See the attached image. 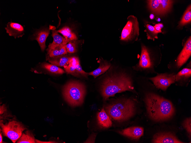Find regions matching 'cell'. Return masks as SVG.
<instances>
[{"label": "cell", "mask_w": 191, "mask_h": 143, "mask_svg": "<svg viewBox=\"0 0 191 143\" xmlns=\"http://www.w3.org/2000/svg\"><path fill=\"white\" fill-rule=\"evenodd\" d=\"M145 99L148 113L153 120L165 121L174 115V107L168 100L153 93L147 94Z\"/></svg>", "instance_id": "obj_1"}, {"label": "cell", "mask_w": 191, "mask_h": 143, "mask_svg": "<svg viewBox=\"0 0 191 143\" xmlns=\"http://www.w3.org/2000/svg\"><path fill=\"white\" fill-rule=\"evenodd\" d=\"M134 90L131 78L124 73L107 78L103 82L101 87L102 94L104 100L116 93L127 90L133 91Z\"/></svg>", "instance_id": "obj_2"}, {"label": "cell", "mask_w": 191, "mask_h": 143, "mask_svg": "<svg viewBox=\"0 0 191 143\" xmlns=\"http://www.w3.org/2000/svg\"><path fill=\"white\" fill-rule=\"evenodd\" d=\"M135 103L130 98L116 100L107 105L106 112L114 120L126 121L132 117L135 112Z\"/></svg>", "instance_id": "obj_3"}, {"label": "cell", "mask_w": 191, "mask_h": 143, "mask_svg": "<svg viewBox=\"0 0 191 143\" xmlns=\"http://www.w3.org/2000/svg\"><path fill=\"white\" fill-rule=\"evenodd\" d=\"M84 86L82 84L71 81L64 87L63 94L65 100L71 105L76 106L81 104L85 94Z\"/></svg>", "instance_id": "obj_4"}, {"label": "cell", "mask_w": 191, "mask_h": 143, "mask_svg": "<svg viewBox=\"0 0 191 143\" xmlns=\"http://www.w3.org/2000/svg\"><path fill=\"white\" fill-rule=\"evenodd\" d=\"M139 35V23L137 18L133 15L127 17V21L121 32L120 40L125 42L137 41Z\"/></svg>", "instance_id": "obj_5"}, {"label": "cell", "mask_w": 191, "mask_h": 143, "mask_svg": "<svg viewBox=\"0 0 191 143\" xmlns=\"http://www.w3.org/2000/svg\"><path fill=\"white\" fill-rule=\"evenodd\" d=\"M1 126L3 135L13 143L15 142L19 139L23 132L26 129L21 123L15 120L9 121L5 124L1 123Z\"/></svg>", "instance_id": "obj_6"}, {"label": "cell", "mask_w": 191, "mask_h": 143, "mask_svg": "<svg viewBox=\"0 0 191 143\" xmlns=\"http://www.w3.org/2000/svg\"><path fill=\"white\" fill-rule=\"evenodd\" d=\"M174 1L151 0L147 1L149 9L157 15L163 16L171 10Z\"/></svg>", "instance_id": "obj_7"}, {"label": "cell", "mask_w": 191, "mask_h": 143, "mask_svg": "<svg viewBox=\"0 0 191 143\" xmlns=\"http://www.w3.org/2000/svg\"><path fill=\"white\" fill-rule=\"evenodd\" d=\"M149 79L157 88L164 91L176 81V74L174 73L160 74Z\"/></svg>", "instance_id": "obj_8"}, {"label": "cell", "mask_w": 191, "mask_h": 143, "mask_svg": "<svg viewBox=\"0 0 191 143\" xmlns=\"http://www.w3.org/2000/svg\"><path fill=\"white\" fill-rule=\"evenodd\" d=\"M154 143H183L173 133L170 132H161L155 134L152 140Z\"/></svg>", "instance_id": "obj_9"}, {"label": "cell", "mask_w": 191, "mask_h": 143, "mask_svg": "<svg viewBox=\"0 0 191 143\" xmlns=\"http://www.w3.org/2000/svg\"><path fill=\"white\" fill-rule=\"evenodd\" d=\"M191 55V38L190 36L185 43L183 49L177 58L176 65L177 68H180L185 63Z\"/></svg>", "instance_id": "obj_10"}, {"label": "cell", "mask_w": 191, "mask_h": 143, "mask_svg": "<svg viewBox=\"0 0 191 143\" xmlns=\"http://www.w3.org/2000/svg\"><path fill=\"white\" fill-rule=\"evenodd\" d=\"M152 67L148 50L145 45H142L140 58L136 67L139 69L143 70L150 69Z\"/></svg>", "instance_id": "obj_11"}, {"label": "cell", "mask_w": 191, "mask_h": 143, "mask_svg": "<svg viewBox=\"0 0 191 143\" xmlns=\"http://www.w3.org/2000/svg\"><path fill=\"white\" fill-rule=\"evenodd\" d=\"M120 134L134 140L139 139L144 134V130L141 127L128 128L118 132Z\"/></svg>", "instance_id": "obj_12"}, {"label": "cell", "mask_w": 191, "mask_h": 143, "mask_svg": "<svg viewBox=\"0 0 191 143\" xmlns=\"http://www.w3.org/2000/svg\"><path fill=\"white\" fill-rule=\"evenodd\" d=\"M5 29L10 36H13L15 38L21 37L24 35L23 27L17 23L9 22Z\"/></svg>", "instance_id": "obj_13"}, {"label": "cell", "mask_w": 191, "mask_h": 143, "mask_svg": "<svg viewBox=\"0 0 191 143\" xmlns=\"http://www.w3.org/2000/svg\"><path fill=\"white\" fill-rule=\"evenodd\" d=\"M72 57L67 55L50 57L47 55L46 60L51 64L57 66L65 67L67 66Z\"/></svg>", "instance_id": "obj_14"}, {"label": "cell", "mask_w": 191, "mask_h": 143, "mask_svg": "<svg viewBox=\"0 0 191 143\" xmlns=\"http://www.w3.org/2000/svg\"><path fill=\"white\" fill-rule=\"evenodd\" d=\"M50 30L47 29L40 30L33 35L34 39L37 40L41 50L43 51L46 47L45 42L49 33Z\"/></svg>", "instance_id": "obj_15"}, {"label": "cell", "mask_w": 191, "mask_h": 143, "mask_svg": "<svg viewBox=\"0 0 191 143\" xmlns=\"http://www.w3.org/2000/svg\"><path fill=\"white\" fill-rule=\"evenodd\" d=\"M98 62L100 64L99 67L94 71L88 73L89 75L93 76L94 78L105 72L111 65L110 62L104 60L102 58H100Z\"/></svg>", "instance_id": "obj_16"}, {"label": "cell", "mask_w": 191, "mask_h": 143, "mask_svg": "<svg viewBox=\"0 0 191 143\" xmlns=\"http://www.w3.org/2000/svg\"><path fill=\"white\" fill-rule=\"evenodd\" d=\"M97 120L98 124L102 128H108L112 125V122L103 108L98 113Z\"/></svg>", "instance_id": "obj_17"}, {"label": "cell", "mask_w": 191, "mask_h": 143, "mask_svg": "<svg viewBox=\"0 0 191 143\" xmlns=\"http://www.w3.org/2000/svg\"><path fill=\"white\" fill-rule=\"evenodd\" d=\"M52 30L53 41L52 43L49 44L48 49H51L60 45H66L69 43L64 37L58 34L57 30L55 29Z\"/></svg>", "instance_id": "obj_18"}, {"label": "cell", "mask_w": 191, "mask_h": 143, "mask_svg": "<svg viewBox=\"0 0 191 143\" xmlns=\"http://www.w3.org/2000/svg\"><path fill=\"white\" fill-rule=\"evenodd\" d=\"M57 31L62 35L69 42L71 41L77 40V38L75 34L68 27H64Z\"/></svg>", "instance_id": "obj_19"}, {"label": "cell", "mask_w": 191, "mask_h": 143, "mask_svg": "<svg viewBox=\"0 0 191 143\" xmlns=\"http://www.w3.org/2000/svg\"><path fill=\"white\" fill-rule=\"evenodd\" d=\"M65 45H60L51 49H47V55L50 57L66 55L67 52Z\"/></svg>", "instance_id": "obj_20"}, {"label": "cell", "mask_w": 191, "mask_h": 143, "mask_svg": "<svg viewBox=\"0 0 191 143\" xmlns=\"http://www.w3.org/2000/svg\"><path fill=\"white\" fill-rule=\"evenodd\" d=\"M35 140L33 135L30 131H27L22 134L21 137L18 140V143H35Z\"/></svg>", "instance_id": "obj_21"}, {"label": "cell", "mask_w": 191, "mask_h": 143, "mask_svg": "<svg viewBox=\"0 0 191 143\" xmlns=\"http://www.w3.org/2000/svg\"><path fill=\"white\" fill-rule=\"evenodd\" d=\"M41 67L49 72L53 73L62 74L65 72L61 68L51 64L44 63L42 64Z\"/></svg>", "instance_id": "obj_22"}, {"label": "cell", "mask_w": 191, "mask_h": 143, "mask_svg": "<svg viewBox=\"0 0 191 143\" xmlns=\"http://www.w3.org/2000/svg\"><path fill=\"white\" fill-rule=\"evenodd\" d=\"M146 29L144 30L147 34V38L148 39L154 40L155 39H158V32L156 31L154 27L152 25L148 24H145L144 25Z\"/></svg>", "instance_id": "obj_23"}, {"label": "cell", "mask_w": 191, "mask_h": 143, "mask_svg": "<svg viewBox=\"0 0 191 143\" xmlns=\"http://www.w3.org/2000/svg\"><path fill=\"white\" fill-rule=\"evenodd\" d=\"M191 21V6L188 7L180 20L179 25L183 26L190 23Z\"/></svg>", "instance_id": "obj_24"}, {"label": "cell", "mask_w": 191, "mask_h": 143, "mask_svg": "<svg viewBox=\"0 0 191 143\" xmlns=\"http://www.w3.org/2000/svg\"><path fill=\"white\" fill-rule=\"evenodd\" d=\"M191 75L190 69L184 68L176 74V81H178L183 78L189 77Z\"/></svg>", "instance_id": "obj_25"}, {"label": "cell", "mask_w": 191, "mask_h": 143, "mask_svg": "<svg viewBox=\"0 0 191 143\" xmlns=\"http://www.w3.org/2000/svg\"><path fill=\"white\" fill-rule=\"evenodd\" d=\"M77 40L71 41L65 45V48L67 53H74L77 51V45L79 43Z\"/></svg>", "instance_id": "obj_26"}, {"label": "cell", "mask_w": 191, "mask_h": 143, "mask_svg": "<svg viewBox=\"0 0 191 143\" xmlns=\"http://www.w3.org/2000/svg\"><path fill=\"white\" fill-rule=\"evenodd\" d=\"M182 125L186 130L189 136L191 137V118H186L184 121Z\"/></svg>", "instance_id": "obj_27"}, {"label": "cell", "mask_w": 191, "mask_h": 143, "mask_svg": "<svg viewBox=\"0 0 191 143\" xmlns=\"http://www.w3.org/2000/svg\"><path fill=\"white\" fill-rule=\"evenodd\" d=\"M154 27L156 31H157L158 33L162 32L161 30V28L160 27L159 23L156 24Z\"/></svg>", "instance_id": "obj_28"}, {"label": "cell", "mask_w": 191, "mask_h": 143, "mask_svg": "<svg viewBox=\"0 0 191 143\" xmlns=\"http://www.w3.org/2000/svg\"><path fill=\"white\" fill-rule=\"evenodd\" d=\"M150 18L151 19H153L154 18V15L153 14H151L150 16Z\"/></svg>", "instance_id": "obj_29"}, {"label": "cell", "mask_w": 191, "mask_h": 143, "mask_svg": "<svg viewBox=\"0 0 191 143\" xmlns=\"http://www.w3.org/2000/svg\"><path fill=\"white\" fill-rule=\"evenodd\" d=\"M0 143H2V136L1 135V133L0 132Z\"/></svg>", "instance_id": "obj_30"}, {"label": "cell", "mask_w": 191, "mask_h": 143, "mask_svg": "<svg viewBox=\"0 0 191 143\" xmlns=\"http://www.w3.org/2000/svg\"><path fill=\"white\" fill-rule=\"evenodd\" d=\"M159 25L162 29L163 27V25L162 23H159Z\"/></svg>", "instance_id": "obj_31"}, {"label": "cell", "mask_w": 191, "mask_h": 143, "mask_svg": "<svg viewBox=\"0 0 191 143\" xmlns=\"http://www.w3.org/2000/svg\"><path fill=\"white\" fill-rule=\"evenodd\" d=\"M156 21L158 22H159L160 21V19L159 18H158L157 19Z\"/></svg>", "instance_id": "obj_32"}]
</instances>
